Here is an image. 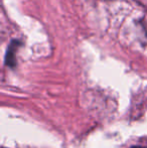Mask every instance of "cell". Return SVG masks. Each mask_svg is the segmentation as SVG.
<instances>
[{
	"label": "cell",
	"instance_id": "2",
	"mask_svg": "<svg viewBox=\"0 0 147 148\" xmlns=\"http://www.w3.org/2000/svg\"><path fill=\"white\" fill-rule=\"evenodd\" d=\"M131 148H146V147H143V146H132Z\"/></svg>",
	"mask_w": 147,
	"mask_h": 148
},
{
	"label": "cell",
	"instance_id": "3",
	"mask_svg": "<svg viewBox=\"0 0 147 148\" xmlns=\"http://www.w3.org/2000/svg\"><path fill=\"white\" fill-rule=\"evenodd\" d=\"M1 148H5V147H1Z\"/></svg>",
	"mask_w": 147,
	"mask_h": 148
},
{
	"label": "cell",
	"instance_id": "1",
	"mask_svg": "<svg viewBox=\"0 0 147 148\" xmlns=\"http://www.w3.org/2000/svg\"><path fill=\"white\" fill-rule=\"evenodd\" d=\"M22 45V41L19 39H12L7 47L5 53V64L10 69H14L16 66V51Z\"/></svg>",
	"mask_w": 147,
	"mask_h": 148
}]
</instances>
